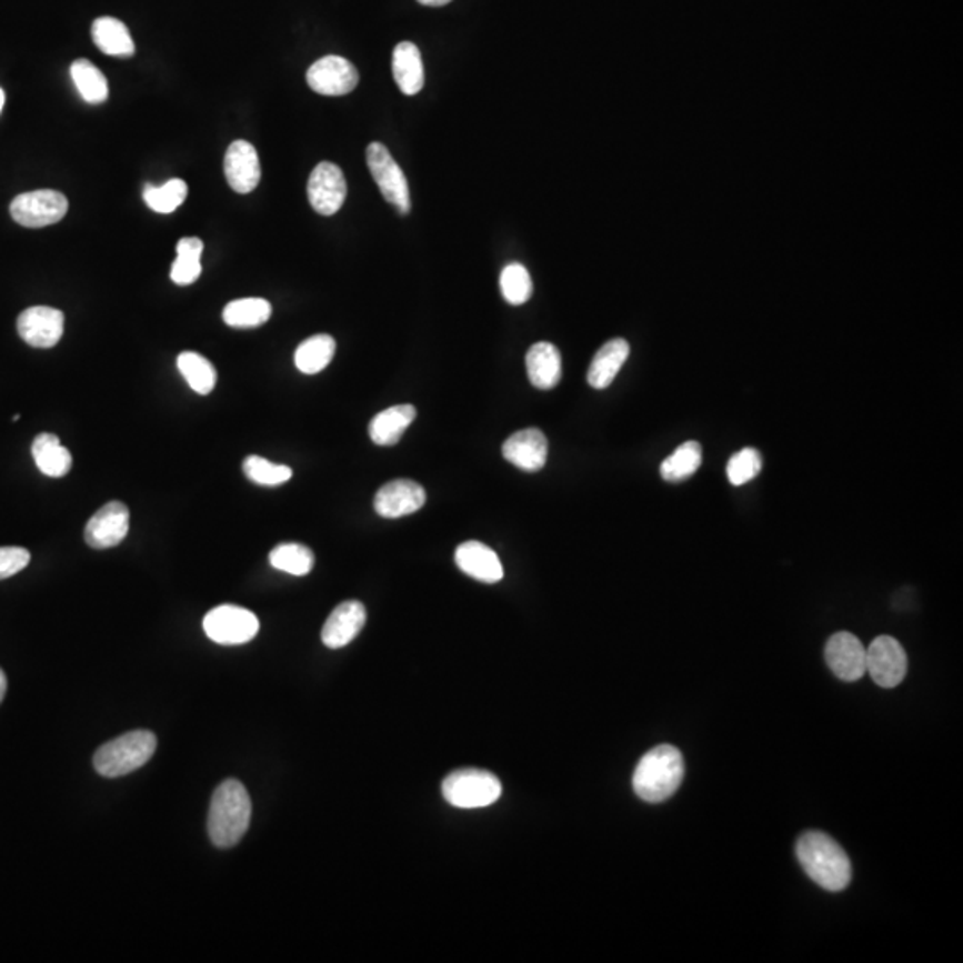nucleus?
I'll return each instance as SVG.
<instances>
[{"label": "nucleus", "mask_w": 963, "mask_h": 963, "mask_svg": "<svg viewBox=\"0 0 963 963\" xmlns=\"http://www.w3.org/2000/svg\"><path fill=\"white\" fill-rule=\"evenodd\" d=\"M796 855L810 880L824 891L841 892L850 885L853 876L850 856L826 833H803L796 844Z\"/></svg>", "instance_id": "nucleus-1"}, {"label": "nucleus", "mask_w": 963, "mask_h": 963, "mask_svg": "<svg viewBox=\"0 0 963 963\" xmlns=\"http://www.w3.org/2000/svg\"><path fill=\"white\" fill-rule=\"evenodd\" d=\"M252 819V801L243 783L227 780L214 791L209 806L208 830L214 846L229 850L240 844Z\"/></svg>", "instance_id": "nucleus-2"}, {"label": "nucleus", "mask_w": 963, "mask_h": 963, "mask_svg": "<svg viewBox=\"0 0 963 963\" xmlns=\"http://www.w3.org/2000/svg\"><path fill=\"white\" fill-rule=\"evenodd\" d=\"M685 764L679 748L661 744L648 751L633 771V792L646 803H662L679 791Z\"/></svg>", "instance_id": "nucleus-3"}, {"label": "nucleus", "mask_w": 963, "mask_h": 963, "mask_svg": "<svg viewBox=\"0 0 963 963\" xmlns=\"http://www.w3.org/2000/svg\"><path fill=\"white\" fill-rule=\"evenodd\" d=\"M158 748V739L149 730L129 732L114 741L106 742L97 750L93 765L106 779H118L143 768Z\"/></svg>", "instance_id": "nucleus-4"}, {"label": "nucleus", "mask_w": 963, "mask_h": 963, "mask_svg": "<svg viewBox=\"0 0 963 963\" xmlns=\"http://www.w3.org/2000/svg\"><path fill=\"white\" fill-rule=\"evenodd\" d=\"M444 800L458 809H484L502 796V783L484 769H459L444 779Z\"/></svg>", "instance_id": "nucleus-5"}, {"label": "nucleus", "mask_w": 963, "mask_h": 963, "mask_svg": "<svg viewBox=\"0 0 963 963\" xmlns=\"http://www.w3.org/2000/svg\"><path fill=\"white\" fill-rule=\"evenodd\" d=\"M367 163L373 181L379 185L380 193L400 214L411 213V193H409L408 177L400 164L394 161L390 150L375 141L367 149Z\"/></svg>", "instance_id": "nucleus-6"}, {"label": "nucleus", "mask_w": 963, "mask_h": 963, "mask_svg": "<svg viewBox=\"0 0 963 963\" xmlns=\"http://www.w3.org/2000/svg\"><path fill=\"white\" fill-rule=\"evenodd\" d=\"M10 213L19 225L41 229L63 220L69 213V199L54 190L29 191L11 202Z\"/></svg>", "instance_id": "nucleus-7"}, {"label": "nucleus", "mask_w": 963, "mask_h": 963, "mask_svg": "<svg viewBox=\"0 0 963 963\" xmlns=\"http://www.w3.org/2000/svg\"><path fill=\"white\" fill-rule=\"evenodd\" d=\"M204 632L211 641L223 646L244 644L258 635V615L243 606L220 605L205 615Z\"/></svg>", "instance_id": "nucleus-8"}, {"label": "nucleus", "mask_w": 963, "mask_h": 963, "mask_svg": "<svg viewBox=\"0 0 963 963\" xmlns=\"http://www.w3.org/2000/svg\"><path fill=\"white\" fill-rule=\"evenodd\" d=\"M906 671L905 648L891 635H880L865 650V673H871L880 688H897L905 680Z\"/></svg>", "instance_id": "nucleus-9"}, {"label": "nucleus", "mask_w": 963, "mask_h": 963, "mask_svg": "<svg viewBox=\"0 0 963 963\" xmlns=\"http://www.w3.org/2000/svg\"><path fill=\"white\" fill-rule=\"evenodd\" d=\"M347 193L349 188L338 164L323 161L312 170L308 182V197L318 214L332 217L338 213L343 208Z\"/></svg>", "instance_id": "nucleus-10"}, {"label": "nucleus", "mask_w": 963, "mask_h": 963, "mask_svg": "<svg viewBox=\"0 0 963 963\" xmlns=\"http://www.w3.org/2000/svg\"><path fill=\"white\" fill-rule=\"evenodd\" d=\"M308 84L320 96H347L359 84L358 69L341 56H325L311 64L308 70Z\"/></svg>", "instance_id": "nucleus-11"}, {"label": "nucleus", "mask_w": 963, "mask_h": 963, "mask_svg": "<svg viewBox=\"0 0 963 963\" xmlns=\"http://www.w3.org/2000/svg\"><path fill=\"white\" fill-rule=\"evenodd\" d=\"M129 523H131V512L126 503H106L88 521L84 541L93 550L118 546L129 534Z\"/></svg>", "instance_id": "nucleus-12"}, {"label": "nucleus", "mask_w": 963, "mask_h": 963, "mask_svg": "<svg viewBox=\"0 0 963 963\" xmlns=\"http://www.w3.org/2000/svg\"><path fill=\"white\" fill-rule=\"evenodd\" d=\"M20 338L34 349H52L63 338L64 314L59 309L37 305L22 312L17 321Z\"/></svg>", "instance_id": "nucleus-13"}, {"label": "nucleus", "mask_w": 963, "mask_h": 963, "mask_svg": "<svg viewBox=\"0 0 963 963\" xmlns=\"http://www.w3.org/2000/svg\"><path fill=\"white\" fill-rule=\"evenodd\" d=\"M824 659L842 682H856L865 674V648L853 633H833L824 648Z\"/></svg>", "instance_id": "nucleus-14"}, {"label": "nucleus", "mask_w": 963, "mask_h": 963, "mask_svg": "<svg viewBox=\"0 0 963 963\" xmlns=\"http://www.w3.org/2000/svg\"><path fill=\"white\" fill-rule=\"evenodd\" d=\"M425 489L414 480H391L377 491L375 511L379 516L388 520L409 516L425 505Z\"/></svg>", "instance_id": "nucleus-15"}, {"label": "nucleus", "mask_w": 963, "mask_h": 963, "mask_svg": "<svg viewBox=\"0 0 963 963\" xmlns=\"http://www.w3.org/2000/svg\"><path fill=\"white\" fill-rule=\"evenodd\" d=\"M227 182L235 193L247 195L258 188L261 181V163L258 150L244 140L234 141L227 149L225 163Z\"/></svg>", "instance_id": "nucleus-16"}, {"label": "nucleus", "mask_w": 963, "mask_h": 963, "mask_svg": "<svg viewBox=\"0 0 963 963\" xmlns=\"http://www.w3.org/2000/svg\"><path fill=\"white\" fill-rule=\"evenodd\" d=\"M367 624V609L361 602L350 600L335 606L321 630V641L331 650H340L358 638Z\"/></svg>", "instance_id": "nucleus-17"}, {"label": "nucleus", "mask_w": 963, "mask_h": 963, "mask_svg": "<svg viewBox=\"0 0 963 963\" xmlns=\"http://www.w3.org/2000/svg\"><path fill=\"white\" fill-rule=\"evenodd\" d=\"M503 458L523 471L543 470L548 461V439L539 429L520 430L506 439Z\"/></svg>", "instance_id": "nucleus-18"}, {"label": "nucleus", "mask_w": 963, "mask_h": 963, "mask_svg": "<svg viewBox=\"0 0 963 963\" xmlns=\"http://www.w3.org/2000/svg\"><path fill=\"white\" fill-rule=\"evenodd\" d=\"M455 562L462 573L484 584H496L503 579V565L496 553L479 541L462 543L455 552Z\"/></svg>", "instance_id": "nucleus-19"}, {"label": "nucleus", "mask_w": 963, "mask_h": 963, "mask_svg": "<svg viewBox=\"0 0 963 963\" xmlns=\"http://www.w3.org/2000/svg\"><path fill=\"white\" fill-rule=\"evenodd\" d=\"M526 373L538 390H553L562 379V358L555 344L535 343L526 353Z\"/></svg>", "instance_id": "nucleus-20"}, {"label": "nucleus", "mask_w": 963, "mask_h": 963, "mask_svg": "<svg viewBox=\"0 0 963 963\" xmlns=\"http://www.w3.org/2000/svg\"><path fill=\"white\" fill-rule=\"evenodd\" d=\"M393 78L403 96H418L425 84V70L420 49L411 41H402L393 50Z\"/></svg>", "instance_id": "nucleus-21"}, {"label": "nucleus", "mask_w": 963, "mask_h": 963, "mask_svg": "<svg viewBox=\"0 0 963 963\" xmlns=\"http://www.w3.org/2000/svg\"><path fill=\"white\" fill-rule=\"evenodd\" d=\"M630 355V344L621 338L606 341L598 350L588 371V382L594 390H605L614 382L624 362Z\"/></svg>", "instance_id": "nucleus-22"}, {"label": "nucleus", "mask_w": 963, "mask_h": 963, "mask_svg": "<svg viewBox=\"0 0 963 963\" xmlns=\"http://www.w3.org/2000/svg\"><path fill=\"white\" fill-rule=\"evenodd\" d=\"M417 420V409L412 405H394L379 412L370 423V438L379 447H393L402 439L403 432Z\"/></svg>", "instance_id": "nucleus-23"}, {"label": "nucleus", "mask_w": 963, "mask_h": 963, "mask_svg": "<svg viewBox=\"0 0 963 963\" xmlns=\"http://www.w3.org/2000/svg\"><path fill=\"white\" fill-rule=\"evenodd\" d=\"M31 450L38 470L50 479H61L72 468V455L63 444L59 443L58 435L49 432L37 435L32 441Z\"/></svg>", "instance_id": "nucleus-24"}, {"label": "nucleus", "mask_w": 963, "mask_h": 963, "mask_svg": "<svg viewBox=\"0 0 963 963\" xmlns=\"http://www.w3.org/2000/svg\"><path fill=\"white\" fill-rule=\"evenodd\" d=\"M91 37L104 54L114 56V58H131L137 52V47H134L131 32L127 29L126 23L113 19V17L97 19L91 26Z\"/></svg>", "instance_id": "nucleus-25"}, {"label": "nucleus", "mask_w": 963, "mask_h": 963, "mask_svg": "<svg viewBox=\"0 0 963 963\" xmlns=\"http://www.w3.org/2000/svg\"><path fill=\"white\" fill-rule=\"evenodd\" d=\"M335 341L332 335L317 334L300 343L294 352V364L305 375H317L334 359Z\"/></svg>", "instance_id": "nucleus-26"}, {"label": "nucleus", "mask_w": 963, "mask_h": 963, "mask_svg": "<svg viewBox=\"0 0 963 963\" xmlns=\"http://www.w3.org/2000/svg\"><path fill=\"white\" fill-rule=\"evenodd\" d=\"M73 84L88 104H104L109 97V84L104 73L88 59H78L70 67Z\"/></svg>", "instance_id": "nucleus-27"}, {"label": "nucleus", "mask_w": 963, "mask_h": 963, "mask_svg": "<svg viewBox=\"0 0 963 963\" xmlns=\"http://www.w3.org/2000/svg\"><path fill=\"white\" fill-rule=\"evenodd\" d=\"M202 252L204 243L199 238H182L177 243V259L172 264V281L177 285H190L197 282L202 273Z\"/></svg>", "instance_id": "nucleus-28"}, {"label": "nucleus", "mask_w": 963, "mask_h": 963, "mask_svg": "<svg viewBox=\"0 0 963 963\" xmlns=\"http://www.w3.org/2000/svg\"><path fill=\"white\" fill-rule=\"evenodd\" d=\"M272 317V305L264 299H241L227 303L223 321L232 329H255Z\"/></svg>", "instance_id": "nucleus-29"}, {"label": "nucleus", "mask_w": 963, "mask_h": 963, "mask_svg": "<svg viewBox=\"0 0 963 963\" xmlns=\"http://www.w3.org/2000/svg\"><path fill=\"white\" fill-rule=\"evenodd\" d=\"M177 368L195 393L205 397L214 390L218 380L217 370H214L213 362L202 358L200 353L182 352L177 358Z\"/></svg>", "instance_id": "nucleus-30"}, {"label": "nucleus", "mask_w": 963, "mask_h": 963, "mask_svg": "<svg viewBox=\"0 0 963 963\" xmlns=\"http://www.w3.org/2000/svg\"><path fill=\"white\" fill-rule=\"evenodd\" d=\"M701 461H703L701 444L696 441H688V443L676 448L670 458L662 462V479L665 482H682L700 470Z\"/></svg>", "instance_id": "nucleus-31"}, {"label": "nucleus", "mask_w": 963, "mask_h": 963, "mask_svg": "<svg viewBox=\"0 0 963 963\" xmlns=\"http://www.w3.org/2000/svg\"><path fill=\"white\" fill-rule=\"evenodd\" d=\"M270 564L275 570L294 576H305L311 573L314 565V553L308 546L299 543H284L273 548L270 553Z\"/></svg>", "instance_id": "nucleus-32"}, {"label": "nucleus", "mask_w": 963, "mask_h": 963, "mask_svg": "<svg viewBox=\"0 0 963 963\" xmlns=\"http://www.w3.org/2000/svg\"><path fill=\"white\" fill-rule=\"evenodd\" d=\"M185 197H188V184L182 179H172L163 185L147 184L143 190L146 204L161 214H170L177 208H181Z\"/></svg>", "instance_id": "nucleus-33"}, {"label": "nucleus", "mask_w": 963, "mask_h": 963, "mask_svg": "<svg viewBox=\"0 0 963 963\" xmlns=\"http://www.w3.org/2000/svg\"><path fill=\"white\" fill-rule=\"evenodd\" d=\"M500 288H502L503 299L511 305H523L529 302L534 291L532 277L529 270L523 264L512 263L503 268L500 275Z\"/></svg>", "instance_id": "nucleus-34"}, {"label": "nucleus", "mask_w": 963, "mask_h": 963, "mask_svg": "<svg viewBox=\"0 0 963 963\" xmlns=\"http://www.w3.org/2000/svg\"><path fill=\"white\" fill-rule=\"evenodd\" d=\"M243 473L253 484L268 485V488L285 484L293 477L290 467L275 464V462L259 458V455H249L244 459Z\"/></svg>", "instance_id": "nucleus-35"}, {"label": "nucleus", "mask_w": 963, "mask_h": 963, "mask_svg": "<svg viewBox=\"0 0 963 963\" xmlns=\"http://www.w3.org/2000/svg\"><path fill=\"white\" fill-rule=\"evenodd\" d=\"M762 470V455L755 448H744L726 464V477L733 485H744Z\"/></svg>", "instance_id": "nucleus-36"}, {"label": "nucleus", "mask_w": 963, "mask_h": 963, "mask_svg": "<svg viewBox=\"0 0 963 963\" xmlns=\"http://www.w3.org/2000/svg\"><path fill=\"white\" fill-rule=\"evenodd\" d=\"M29 562H31V553L26 548H0V580L10 579L13 574L26 570Z\"/></svg>", "instance_id": "nucleus-37"}, {"label": "nucleus", "mask_w": 963, "mask_h": 963, "mask_svg": "<svg viewBox=\"0 0 963 963\" xmlns=\"http://www.w3.org/2000/svg\"><path fill=\"white\" fill-rule=\"evenodd\" d=\"M6 691H8V679H6L4 671L0 670V703L4 700Z\"/></svg>", "instance_id": "nucleus-38"}, {"label": "nucleus", "mask_w": 963, "mask_h": 963, "mask_svg": "<svg viewBox=\"0 0 963 963\" xmlns=\"http://www.w3.org/2000/svg\"><path fill=\"white\" fill-rule=\"evenodd\" d=\"M418 2L423 6H430V8H441V6H447L452 0H418Z\"/></svg>", "instance_id": "nucleus-39"}, {"label": "nucleus", "mask_w": 963, "mask_h": 963, "mask_svg": "<svg viewBox=\"0 0 963 963\" xmlns=\"http://www.w3.org/2000/svg\"><path fill=\"white\" fill-rule=\"evenodd\" d=\"M4 102H6L4 91H2V88H0V113H2V108H4Z\"/></svg>", "instance_id": "nucleus-40"}]
</instances>
